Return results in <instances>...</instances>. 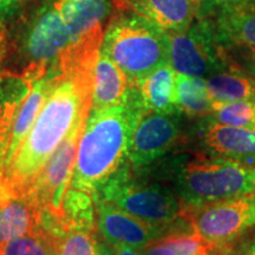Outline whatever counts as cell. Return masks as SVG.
Segmentation results:
<instances>
[{
  "instance_id": "6da1fadb",
  "label": "cell",
  "mask_w": 255,
  "mask_h": 255,
  "mask_svg": "<svg viewBox=\"0 0 255 255\" xmlns=\"http://www.w3.org/2000/svg\"><path fill=\"white\" fill-rule=\"evenodd\" d=\"M94 76L59 75L33 127L0 177V199L30 193L62 142L92 107Z\"/></svg>"
},
{
  "instance_id": "7a4b0ae2",
  "label": "cell",
  "mask_w": 255,
  "mask_h": 255,
  "mask_svg": "<svg viewBox=\"0 0 255 255\" xmlns=\"http://www.w3.org/2000/svg\"><path fill=\"white\" fill-rule=\"evenodd\" d=\"M146 113L137 84L132 85L122 104L90 111L70 186L95 194L128 159L133 132Z\"/></svg>"
},
{
  "instance_id": "3957f363",
  "label": "cell",
  "mask_w": 255,
  "mask_h": 255,
  "mask_svg": "<svg viewBox=\"0 0 255 255\" xmlns=\"http://www.w3.org/2000/svg\"><path fill=\"white\" fill-rule=\"evenodd\" d=\"M173 181L183 209L195 208L254 190L255 167L197 154L175 165Z\"/></svg>"
},
{
  "instance_id": "277c9868",
  "label": "cell",
  "mask_w": 255,
  "mask_h": 255,
  "mask_svg": "<svg viewBox=\"0 0 255 255\" xmlns=\"http://www.w3.org/2000/svg\"><path fill=\"white\" fill-rule=\"evenodd\" d=\"M101 51L136 84L169 63V37L146 19L120 12L107 25Z\"/></svg>"
},
{
  "instance_id": "5b68a950",
  "label": "cell",
  "mask_w": 255,
  "mask_h": 255,
  "mask_svg": "<svg viewBox=\"0 0 255 255\" xmlns=\"http://www.w3.org/2000/svg\"><path fill=\"white\" fill-rule=\"evenodd\" d=\"M95 195L155 225L173 227L184 220L183 206L176 193L162 184L137 177L129 161L124 162Z\"/></svg>"
},
{
  "instance_id": "8992f818",
  "label": "cell",
  "mask_w": 255,
  "mask_h": 255,
  "mask_svg": "<svg viewBox=\"0 0 255 255\" xmlns=\"http://www.w3.org/2000/svg\"><path fill=\"white\" fill-rule=\"evenodd\" d=\"M72 45L70 32L55 0H43L34 9L20 39L23 69L20 73L32 82L55 71L60 57Z\"/></svg>"
},
{
  "instance_id": "52a82bcc",
  "label": "cell",
  "mask_w": 255,
  "mask_h": 255,
  "mask_svg": "<svg viewBox=\"0 0 255 255\" xmlns=\"http://www.w3.org/2000/svg\"><path fill=\"white\" fill-rule=\"evenodd\" d=\"M168 37L169 63L177 73L205 78L235 66L213 17L196 18L186 31Z\"/></svg>"
},
{
  "instance_id": "ba28073f",
  "label": "cell",
  "mask_w": 255,
  "mask_h": 255,
  "mask_svg": "<svg viewBox=\"0 0 255 255\" xmlns=\"http://www.w3.org/2000/svg\"><path fill=\"white\" fill-rule=\"evenodd\" d=\"M183 219L221 253L255 228V189L219 202L183 209Z\"/></svg>"
},
{
  "instance_id": "9c48e42d",
  "label": "cell",
  "mask_w": 255,
  "mask_h": 255,
  "mask_svg": "<svg viewBox=\"0 0 255 255\" xmlns=\"http://www.w3.org/2000/svg\"><path fill=\"white\" fill-rule=\"evenodd\" d=\"M87 120L79 121L73 127L38 175L30 193L37 201L41 213L63 218L64 197L71 184L79 141Z\"/></svg>"
},
{
  "instance_id": "30bf717a",
  "label": "cell",
  "mask_w": 255,
  "mask_h": 255,
  "mask_svg": "<svg viewBox=\"0 0 255 255\" xmlns=\"http://www.w3.org/2000/svg\"><path fill=\"white\" fill-rule=\"evenodd\" d=\"M181 113L144 114L132 135L128 161L135 169L146 167L173 150L182 137Z\"/></svg>"
},
{
  "instance_id": "8fae6325",
  "label": "cell",
  "mask_w": 255,
  "mask_h": 255,
  "mask_svg": "<svg viewBox=\"0 0 255 255\" xmlns=\"http://www.w3.org/2000/svg\"><path fill=\"white\" fill-rule=\"evenodd\" d=\"M95 202L97 231L110 246L124 244L142 250L149 242L162 237L165 233L186 226L182 223L173 227L155 225L124 212L96 195Z\"/></svg>"
},
{
  "instance_id": "7c38bea8",
  "label": "cell",
  "mask_w": 255,
  "mask_h": 255,
  "mask_svg": "<svg viewBox=\"0 0 255 255\" xmlns=\"http://www.w3.org/2000/svg\"><path fill=\"white\" fill-rule=\"evenodd\" d=\"M203 149L218 156L255 167V130L228 126L205 117L199 130Z\"/></svg>"
},
{
  "instance_id": "4fadbf2b",
  "label": "cell",
  "mask_w": 255,
  "mask_h": 255,
  "mask_svg": "<svg viewBox=\"0 0 255 255\" xmlns=\"http://www.w3.org/2000/svg\"><path fill=\"white\" fill-rule=\"evenodd\" d=\"M120 12L146 19L167 33L186 31L197 18L196 0H113Z\"/></svg>"
},
{
  "instance_id": "5bb4252c",
  "label": "cell",
  "mask_w": 255,
  "mask_h": 255,
  "mask_svg": "<svg viewBox=\"0 0 255 255\" xmlns=\"http://www.w3.org/2000/svg\"><path fill=\"white\" fill-rule=\"evenodd\" d=\"M55 2L70 32L72 45L103 40L104 25L113 0H55Z\"/></svg>"
},
{
  "instance_id": "9a60e30c",
  "label": "cell",
  "mask_w": 255,
  "mask_h": 255,
  "mask_svg": "<svg viewBox=\"0 0 255 255\" xmlns=\"http://www.w3.org/2000/svg\"><path fill=\"white\" fill-rule=\"evenodd\" d=\"M220 38L228 51H255V1L228 5L213 15Z\"/></svg>"
},
{
  "instance_id": "2e32d148",
  "label": "cell",
  "mask_w": 255,
  "mask_h": 255,
  "mask_svg": "<svg viewBox=\"0 0 255 255\" xmlns=\"http://www.w3.org/2000/svg\"><path fill=\"white\" fill-rule=\"evenodd\" d=\"M41 210L31 193L0 199V242L40 229Z\"/></svg>"
},
{
  "instance_id": "e0dca14e",
  "label": "cell",
  "mask_w": 255,
  "mask_h": 255,
  "mask_svg": "<svg viewBox=\"0 0 255 255\" xmlns=\"http://www.w3.org/2000/svg\"><path fill=\"white\" fill-rule=\"evenodd\" d=\"M132 85L126 73L101 51L95 66L91 111L122 104Z\"/></svg>"
},
{
  "instance_id": "ac0fdd59",
  "label": "cell",
  "mask_w": 255,
  "mask_h": 255,
  "mask_svg": "<svg viewBox=\"0 0 255 255\" xmlns=\"http://www.w3.org/2000/svg\"><path fill=\"white\" fill-rule=\"evenodd\" d=\"M58 73L51 71L43 78L38 79L32 84V89L25 101L21 103L15 113L13 124H12V132L11 139H9V145L7 155L5 158V167L11 163L13 159L15 152L21 145V143L25 139V137L33 127L36 122L38 115H39L41 108L45 103L47 96L55 88Z\"/></svg>"
},
{
  "instance_id": "d6986e66",
  "label": "cell",
  "mask_w": 255,
  "mask_h": 255,
  "mask_svg": "<svg viewBox=\"0 0 255 255\" xmlns=\"http://www.w3.org/2000/svg\"><path fill=\"white\" fill-rule=\"evenodd\" d=\"M176 76L177 72L168 63L136 83L146 111L181 113L176 104Z\"/></svg>"
},
{
  "instance_id": "ffe728a7",
  "label": "cell",
  "mask_w": 255,
  "mask_h": 255,
  "mask_svg": "<svg viewBox=\"0 0 255 255\" xmlns=\"http://www.w3.org/2000/svg\"><path fill=\"white\" fill-rule=\"evenodd\" d=\"M207 88L213 102H235L255 98V78L238 66L209 76Z\"/></svg>"
},
{
  "instance_id": "44dd1931",
  "label": "cell",
  "mask_w": 255,
  "mask_h": 255,
  "mask_svg": "<svg viewBox=\"0 0 255 255\" xmlns=\"http://www.w3.org/2000/svg\"><path fill=\"white\" fill-rule=\"evenodd\" d=\"M64 228L97 231L95 194L70 186L63 202V218L58 220Z\"/></svg>"
},
{
  "instance_id": "7402d4cb",
  "label": "cell",
  "mask_w": 255,
  "mask_h": 255,
  "mask_svg": "<svg viewBox=\"0 0 255 255\" xmlns=\"http://www.w3.org/2000/svg\"><path fill=\"white\" fill-rule=\"evenodd\" d=\"M213 102L207 79L177 73L176 104L181 113L189 117H205L212 113Z\"/></svg>"
},
{
  "instance_id": "603a6c76",
  "label": "cell",
  "mask_w": 255,
  "mask_h": 255,
  "mask_svg": "<svg viewBox=\"0 0 255 255\" xmlns=\"http://www.w3.org/2000/svg\"><path fill=\"white\" fill-rule=\"evenodd\" d=\"M41 232L49 244L51 255H98L97 231L66 228Z\"/></svg>"
},
{
  "instance_id": "cb8c5ba5",
  "label": "cell",
  "mask_w": 255,
  "mask_h": 255,
  "mask_svg": "<svg viewBox=\"0 0 255 255\" xmlns=\"http://www.w3.org/2000/svg\"><path fill=\"white\" fill-rule=\"evenodd\" d=\"M33 82L13 70H0V121L18 108L30 94Z\"/></svg>"
},
{
  "instance_id": "d4e9b609",
  "label": "cell",
  "mask_w": 255,
  "mask_h": 255,
  "mask_svg": "<svg viewBox=\"0 0 255 255\" xmlns=\"http://www.w3.org/2000/svg\"><path fill=\"white\" fill-rule=\"evenodd\" d=\"M215 122L255 130V98L235 102H214L208 116Z\"/></svg>"
},
{
  "instance_id": "484cf974",
  "label": "cell",
  "mask_w": 255,
  "mask_h": 255,
  "mask_svg": "<svg viewBox=\"0 0 255 255\" xmlns=\"http://www.w3.org/2000/svg\"><path fill=\"white\" fill-rule=\"evenodd\" d=\"M0 255H51V252L40 228L11 241L0 242Z\"/></svg>"
},
{
  "instance_id": "4316f807",
  "label": "cell",
  "mask_w": 255,
  "mask_h": 255,
  "mask_svg": "<svg viewBox=\"0 0 255 255\" xmlns=\"http://www.w3.org/2000/svg\"><path fill=\"white\" fill-rule=\"evenodd\" d=\"M219 255H255V228L229 245Z\"/></svg>"
},
{
  "instance_id": "83f0119b",
  "label": "cell",
  "mask_w": 255,
  "mask_h": 255,
  "mask_svg": "<svg viewBox=\"0 0 255 255\" xmlns=\"http://www.w3.org/2000/svg\"><path fill=\"white\" fill-rule=\"evenodd\" d=\"M15 113L8 114L0 121V177L5 167V158L7 155L9 139H11L12 124H13Z\"/></svg>"
},
{
  "instance_id": "f1b7e54d",
  "label": "cell",
  "mask_w": 255,
  "mask_h": 255,
  "mask_svg": "<svg viewBox=\"0 0 255 255\" xmlns=\"http://www.w3.org/2000/svg\"><path fill=\"white\" fill-rule=\"evenodd\" d=\"M197 18L213 17L219 9L228 5H237L241 2L255 1V0H196Z\"/></svg>"
},
{
  "instance_id": "f546056e",
  "label": "cell",
  "mask_w": 255,
  "mask_h": 255,
  "mask_svg": "<svg viewBox=\"0 0 255 255\" xmlns=\"http://www.w3.org/2000/svg\"><path fill=\"white\" fill-rule=\"evenodd\" d=\"M27 0H0V21L17 14Z\"/></svg>"
},
{
  "instance_id": "4dcf8cb0",
  "label": "cell",
  "mask_w": 255,
  "mask_h": 255,
  "mask_svg": "<svg viewBox=\"0 0 255 255\" xmlns=\"http://www.w3.org/2000/svg\"><path fill=\"white\" fill-rule=\"evenodd\" d=\"M11 41H9V37L6 30L5 25L2 21H0V66L7 58L9 52H11ZM1 70V69H0Z\"/></svg>"
},
{
  "instance_id": "1f68e13d",
  "label": "cell",
  "mask_w": 255,
  "mask_h": 255,
  "mask_svg": "<svg viewBox=\"0 0 255 255\" xmlns=\"http://www.w3.org/2000/svg\"><path fill=\"white\" fill-rule=\"evenodd\" d=\"M114 255H142L141 250H137L135 247L128 246L124 244H117L111 246Z\"/></svg>"
},
{
  "instance_id": "d6a6232c",
  "label": "cell",
  "mask_w": 255,
  "mask_h": 255,
  "mask_svg": "<svg viewBox=\"0 0 255 255\" xmlns=\"http://www.w3.org/2000/svg\"><path fill=\"white\" fill-rule=\"evenodd\" d=\"M250 51L248 53V60H247V70L250 72V75L252 77L255 78V51Z\"/></svg>"
},
{
  "instance_id": "836d02e7",
  "label": "cell",
  "mask_w": 255,
  "mask_h": 255,
  "mask_svg": "<svg viewBox=\"0 0 255 255\" xmlns=\"http://www.w3.org/2000/svg\"><path fill=\"white\" fill-rule=\"evenodd\" d=\"M100 248L102 251V253H103V255H114L113 253V250L110 248V245H105V244H100Z\"/></svg>"
},
{
  "instance_id": "e575fe53",
  "label": "cell",
  "mask_w": 255,
  "mask_h": 255,
  "mask_svg": "<svg viewBox=\"0 0 255 255\" xmlns=\"http://www.w3.org/2000/svg\"><path fill=\"white\" fill-rule=\"evenodd\" d=\"M98 255H103V253H102V251L100 248V245H98Z\"/></svg>"
}]
</instances>
